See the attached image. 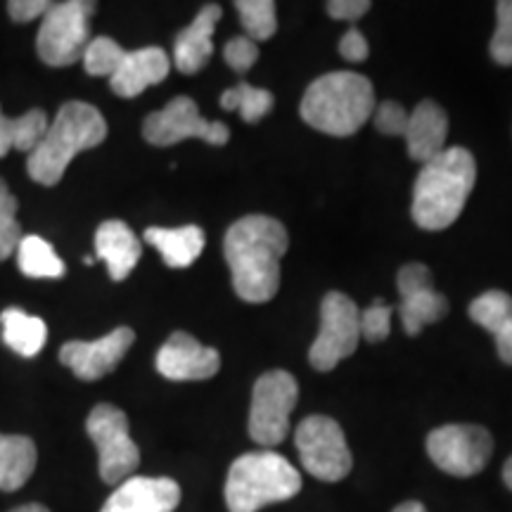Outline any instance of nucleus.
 I'll return each instance as SVG.
<instances>
[{
    "label": "nucleus",
    "mask_w": 512,
    "mask_h": 512,
    "mask_svg": "<svg viewBox=\"0 0 512 512\" xmlns=\"http://www.w3.org/2000/svg\"><path fill=\"white\" fill-rule=\"evenodd\" d=\"M221 370V356L188 332H174L157 351V373L174 382L209 380Z\"/></svg>",
    "instance_id": "2eb2a0df"
},
{
    "label": "nucleus",
    "mask_w": 512,
    "mask_h": 512,
    "mask_svg": "<svg viewBox=\"0 0 512 512\" xmlns=\"http://www.w3.org/2000/svg\"><path fill=\"white\" fill-rule=\"evenodd\" d=\"M273 105V93L264 91V88H256L252 83H238V86L221 95L223 110H238L242 121H247V124H256V121L264 119L273 110Z\"/></svg>",
    "instance_id": "bb28decb"
},
{
    "label": "nucleus",
    "mask_w": 512,
    "mask_h": 512,
    "mask_svg": "<svg viewBox=\"0 0 512 512\" xmlns=\"http://www.w3.org/2000/svg\"><path fill=\"white\" fill-rule=\"evenodd\" d=\"M339 55H342L347 62H354V64L366 62L370 55L366 36H363L358 29H349L347 34L339 38Z\"/></svg>",
    "instance_id": "f704fd0d"
},
{
    "label": "nucleus",
    "mask_w": 512,
    "mask_h": 512,
    "mask_svg": "<svg viewBox=\"0 0 512 512\" xmlns=\"http://www.w3.org/2000/svg\"><path fill=\"white\" fill-rule=\"evenodd\" d=\"M48 117L43 110H29L22 117L10 119L0 112V159L8 155L10 150L31 152L43 138L48 128Z\"/></svg>",
    "instance_id": "a878e982"
},
{
    "label": "nucleus",
    "mask_w": 512,
    "mask_h": 512,
    "mask_svg": "<svg viewBox=\"0 0 512 512\" xmlns=\"http://www.w3.org/2000/svg\"><path fill=\"white\" fill-rule=\"evenodd\" d=\"M86 432L98 448V470L105 484L119 486L140 465L138 444L128 432V418L112 403H98L86 420Z\"/></svg>",
    "instance_id": "0eeeda50"
},
{
    "label": "nucleus",
    "mask_w": 512,
    "mask_h": 512,
    "mask_svg": "<svg viewBox=\"0 0 512 512\" xmlns=\"http://www.w3.org/2000/svg\"><path fill=\"white\" fill-rule=\"evenodd\" d=\"M136 342V332L131 328H117L110 335L95 342H67L60 349V363L67 366L83 382H95L110 375L124 361L128 349Z\"/></svg>",
    "instance_id": "4468645a"
},
{
    "label": "nucleus",
    "mask_w": 512,
    "mask_h": 512,
    "mask_svg": "<svg viewBox=\"0 0 512 512\" xmlns=\"http://www.w3.org/2000/svg\"><path fill=\"white\" fill-rule=\"evenodd\" d=\"M294 444L306 472L320 482H339L354 465L342 427L328 415H309L299 422Z\"/></svg>",
    "instance_id": "9d476101"
},
{
    "label": "nucleus",
    "mask_w": 512,
    "mask_h": 512,
    "mask_svg": "<svg viewBox=\"0 0 512 512\" xmlns=\"http://www.w3.org/2000/svg\"><path fill=\"white\" fill-rule=\"evenodd\" d=\"M143 238L159 249L164 264L169 268H188L200 259L204 249V230L200 226L181 228H147Z\"/></svg>",
    "instance_id": "4be33fe9"
},
{
    "label": "nucleus",
    "mask_w": 512,
    "mask_h": 512,
    "mask_svg": "<svg viewBox=\"0 0 512 512\" xmlns=\"http://www.w3.org/2000/svg\"><path fill=\"white\" fill-rule=\"evenodd\" d=\"M10 512H50V510L41 503H27V505H19V508L10 510Z\"/></svg>",
    "instance_id": "58836bf2"
},
{
    "label": "nucleus",
    "mask_w": 512,
    "mask_h": 512,
    "mask_svg": "<svg viewBox=\"0 0 512 512\" xmlns=\"http://www.w3.org/2000/svg\"><path fill=\"white\" fill-rule=\"evenodd\" d=\"M223 57H226V64L233 72L245 74L254 67L256 60H259V46L247 36H235L230 38L223 48Z\"/></svg>",
    "instance_id": "473e14b6"
},
{
    "label": "nucleus",
    "mask_w": 512,
    "mask_h": 512,
    "mask_svg": "<svg viewBox=\"0 0 512 512\" xmlns=\"http://www.w3.org/2000/svg\"><path fill=\"white\" fill-rule=\"evenodd\" d=\"M245 36L254 43L268 41L278 31V17H275L273 0H238L235 3Z\"/></svg>",
    "instance_id": "cd10ccee"
},
{
    "label": "nucleus",
    "mask_w": 512,
    "mask_h": 512,
    "mask_svg": "<svg viewBox=\"0 0 512 512\" xmlns=\"http://www.w3.org/2000/svg\"><path fill=\"white\" fill-rule=\"evenodd\" d=\"M3 325V342L24 358H34L38 351L46 347L48 328L41 318L29 316L22 309H5L0 313Z\"/></svg>",
    "instance_id": "b1692460"
},
{
    "label": "nucleus",
    "mask_w": 512,
    "mask_h": 512,
    "mask_svg": "<svg viewBox=\"0 0 512 512\" xmlns=\"http://www.w3.org/2000/svg\"><path fill=\"white\" fill-rule=\"evenodd\" d=\"M95 252H98V259L107 264L110 278L121 283L138 266L143 247L128 223L110 219L100 223V228L95 230Z\"/></svg>",
    "instance_id": "aec40b11"
},
{
    "label": "nucleus",
    "mask_w": 512,
    "mask_h": 512,
    "mask_svg": "<svg viewBox=\"0 0 512 512\" xmlns=\"http://www.w3.org/2000/svg\"><path fill=\"white\" fill-rule=\"evenodd\" d=\"M95 8L98 5L91 0H64L50 5L36 36V53L48 67H72L83 60L91 43Z\"/></svg>",
    "instance_id": "423d86ee"
},
{
    "label": "nucleus",
    "mask_w": 512,
    "mask_h": 512,
    "mask_svg": "<svg viewBox=\"0 0 512 512\" xmlns=\"http://www.w3.org/2000/svg\"><path fill=\"white\" fill-rule=\"evenodd\" d=\"M171 72V57L162 48L147 46L126 53L119 62L117 72L110 76L112 91L119 98H138L145 88L162 83Z\"/></svg>",
    "instance_id": "f3484780"
},
{
    "label": "nucleus",
    "mask_w": 512,
    "mask_h": 512,
    "mask_svg": "<svg viewBox=\"0 0 512 512\" xmlns=\"http://www.w3.org/2000/svg\"><path fill=\"white\" fill-rule=\"evenodd\" d=\"M223 15L221 5L209 3L197 12V17L176 36L174 64L181 74H197L207 67L214 55V31Z\"/></svg>",
    "instance_id": "a211bd4d"
},
{
    "label": "nucleus",
    "mask_w": 512,
    "mask_h": 512,
    "mask_svg": "<svg viewBox=\"0 0 512 512\" xmlns=\"http://www.w3.org/2000/svg\"><path fill=\"white\" fill-rule=\"evenodd\" d=\"M427 453L453 477L479 475L494 456V437L479 425H444L430 432Z\"/></svg>",
    "instance_id": "9b49d317"
},
{
    "label": "nucleus",
    "mask_w": 512,
    "mask_h": 512,
    "mask_svg": "<svg viewBox=\"0 0 512 512\" xmlns=\"http://www.w3.org/2000/svg\"><path fill=\"white\" fill-rule=\"evenodd\" d=\"M503 482L512 491V456L508 458V463L503 465Z\"/></svg>",
    "instance_id": "ea45409f"
},
{
    "label": "nucleus",
    "mask_w": 512,
    "mask_h": 512,
    "mask_svg": "<svg viewBox=\"0 0 512 512\" xmlns=\"http://www.w3.org/2000/svg\"><path fill=\"white\" fill-rule=\"evenodd\" d=\"M394 512H427V510H425V505L418 503V501H408V503L396 505Z\"/></svg>",
    "instance_id": "4c0bfd02"
},
{
    "label": "nucleus",
    "mask_w": 512,
    "mask_h": 512,
    "mask_svg": "<svg viewBox=\"0 0 512 512\" xmlns=\"http://www.w3.org/2000/svg\"><path fill=\"white\" fill-rule=\"evenodd\" d=\"M496 31L491 38V57L501 67H512V0L496 3Z\"/></svg>",
    "instance_id": "7c9ffc66"
},
{
    "label": "nucleus",
    "mask_w": 512,
    "mask_h": 512,
    "mask_svg": "<svg viewBox=\"0 0 512 512\" xmlns=\"http://www.w3.org/2000/svg\"><path fill=\"white\" fill-rule=\"evenodd\" d=\"M302 491V475L290 460L273 451L245 453L230 465L226 505L230 512H259L273 503L290 501Z\"/></svg>",
    "instance_id": "39448f33"
},
{
    "label": "nucleus",
    "mask_w": 512,
    "mask_h": 512,
    "mask_svg": "<svg viewBox=\"0 0 512 512\" xmlns=\"http://www.w3.org/2000/svg\"><path fill=\"white\" fill-rule=\"evenodd\" d=\"M361 342V311L342 292H328L320 304V330L309 349V363L318 373H330Z\"/></svg>",
    "instance_id": "1a4fd4ad"
},
{
    "label": "nucleus",
    "mask_w": 512,
    "mask_h": 512,
    "mask_svg": "<svg viewBox=\"0 0 512 512\" xmlns=\"http://www.w3.org/2000/svg\"><path fill=\"white\" fill-rule=\"evenodd\" d=\"M375 107L370 79L358 72H330L306 88L299 112L316 131L347 138L373 117Z\"/></svg>",
    "instance_id": "20e7f679"
},
{
    "label": "nucleus",
    "mask_w": 512,
    "mask_h": 512,
    "mask_svg": "<svg viewBox=\"0 0 512 512\" xmlns=\"http://www.w3.org/2000/svg\"><path fill=\"white\" fill-rule=\"evenodd\" d=\"M448 117L441 105L432 100H422L415 110L408 114L406 145L408 155L415 162L427 164L430 159L439 157L446 150Z\"/></svg>",
    "instance_id": "6ab92c4d"
},
{
    "label": "nucleus",
    "mask_w": 512,
    "mask_h": 512,
    "mask_svg": "<svg viewBox=\"0 0 512 512\" xmlns=\"http://www.w3.org/2000/svg\"><path fill=\"white\" fill-rule=\"evenodd\" d=\"M126 50L110 36H95L83 53V69L91 76H112L119 62L124 60Z\"/></svg>",
    "instance_id": "c85d7f7f"
},
{
    "label": "nucleus",
    "mask_w": 512,
    "mask_h": 512,
    "mask_svg": "<svg viewBox=\"0 0 512 512\" xmlns=\"http://www.w3.org/2000/svg\"><path fill=\"white\" fill-rule=\"evenodd\" d=\"M290 247L287 228L278 219L252 214L235 221L223 240L235 294L249 304H264L280 290V261Z\"/></svg>",
    "instance_id": "f257e3e1"
},
{
    "label": "nucleus",
    "mask_w": 512,
    "mask_h": 512,
    "mask_svg": "<svg viewBox=\"0 0 512 512\" xmlns=\"http://www.w3.org/2000/svg\"><path fill=\"white\" fill-rule=\"evenodd\" d=\"M38 463L36 444L24 434H0V491H17Z\"/></svg>",
    "instance_id": "5701e85b"
},
{
    "label": "nucleus",
    "mask_w": 512,
    "mask_h": 512,
    "mask_svg": "<svg viewBox=\"0 0 512 512\" xmlns=\"http://www.w3.org/2000/svg\"><path fill=\"white\" fill-rule=\"evenodd\" d=\"M107 138V121L98 107L81 100H69L57 110L43 138L29 152L27 171L31 181L57 185L64 171L83 150H93Z\"/></svg>",
    "instance_id": "7ed1b4c3"
},
{
    "label": "nucleus",
    "mask_w": 512,
    "mask_h": 512,
    "mask_svg": "<svg viewBox=\"0 0 512 512\" xmlns=\"http://www.w3.org/2000/svg\"><path fill=\"white\" fill-rule=\"evenodd\" d=\"M143 136L155 147L178 145L185 138H202L204 143L221 147L230 140V131L223 121L204 119L195 100L178 95L164 110L152 112L145 119Z\"/></svg>",
    "instance_id": "f8f14e48"
},
{
    "label": "nucleus",
    "mask_w": 512,
    "mask_h": 512,
    "mask_svg": "<svg viewBox=\"0 0 512 512\" xmlns=\"http://www.w3.org/2000/svg\"><path fill=\"white\" fill-rule=\"evenodd\" d=\"M401 294V323L408 335H420L422 328L446 318L448 302L444 294L434 290L432 271L425 264H406L396 275Z\"/></svg>",
    "instance_id": "ddd939ff"
},
{
    "label": "nucleus",
    "mask_w": 512,
    "mask_h": 512,
    "mask_svg": "<svg viewBox=\"0 0 512 512\" xmlns=\"http://www.w3.org/2000/svg\"><path fill=\"white\" fill-rule=\"evenodd\" d=\"M297 399L299 384L287 370H268L261 375L254 384L249 408V437L259 446L283 444Z\"/></svg>",
    "instance_id": "6e6552de"
},
{
    "label": "nucleus",
    "mask_w": 512,
    "mask_h": 512,
    "mask_svg": "<svg viewBox=\"0 0 512 512\" xmlns=\"http://www.w3.org/2000/svg\"><path fill=\"white\" fill-rule=\"evenodd\" d=\"M181 486L169 477H128L107 498L100 512H174Z\"/></svg>",
    "instance_id": "dca6fc26"
},
{
    "label": "nucleus",
    "mask_w": 512,
    "mask_h": 512,
    "mask_svg": "<svg viewBox=\"0 0 512 512\" xmlns=\"http://www.w3.org/2000/svg\"><path fill=\"white\" fill-rule=\"evenodd\" d=\"M48 0H10L8 3V15L12 17V22L27 24L34 22V19L43 17L50 10Z\"/></svg>",
    "instance_id": "c9c22d12"
},
{
    "label": "nucleus",
    "mask_w": 512,
    "mask_h": 512,
    "mask_svg": "<svg viewBox=\"0 0 512 512\" xmlns=\"http://www.w3.org/2000/svg\"><path fill=\"white\" fill-rule=\"evenodd\" d=\"M477 181V162L465 147H446L422 164L413 188V221L422 230H444L463 214Z\"/></svg>",
    "instance_id": "f03ea898"
},
{
    "label": "nucleus",
    "mask_w": 512,
    "mask_h": 512,
    "mask_svg": "<svg viewBox=\"0 0 512 512\" xmlns=\"http://www.w3.org/2000/svg\"><path fill=\"white\" fill-rule=\"evenodd\" d=\"M408 114L403 110V105L394 100L382 102V105L375 107L373 112V121L375 128L384 136H406V128H408Z\"/></svg>",
    "instance_id": "72a5a7b5"
},
{
    "label": "nucleus",
    "mask_w": 512,
    "mask_h": 512,
    "mask_svg": "<svg viewBox=\"0 0 512 512\" xmlns=\"http://www.w3.org/2000/svg\"><path fill=\"white\" fill-rule=\"evenodd\" d=\"M328 15L332 19H342V22H356L370 10V0H330Z\"/></svg>",
    "instance_id": "e433bc0d"
},
{
    "label": "nucleus",
    "mask_w": 512,
    "mask_h": 512,
    "mask_svg": "<svg viewBox=\"0 0 512 512\" xmlns=\"http://www.w3.org/2000/svg\"><path fill=\"white\" fill-rule=\"evenodd\" d=\"M392 313V304H384L382 299H375L370 309L361 311V337H366L368 342L387 339L389 332H392Z\"/></svg>",
    "instance_id": "2f4dec72"
},
{
    "label": "nucleus",
    "mask_w": 512,
    "mask_h": 512,
    "mask_svg": "<svg viewBox=\"0 0 512 512\" xmlns=\"http://www.w3.org/2000/svg\"><path fill=\"white\" fill-rule=\"evenodd\" d=\"M19 202L12 195L8 183L0 178V261L10 259L17 252L19 240H22V226L17 221Z\"/></svg>",
    "instance_id": "c756f323"
},
{
    "label": "nucleus",
    "mask_w": 512,
    "mask_h": 512,
    "mask_svg": "<svg viewBox=\"0 0 512 512\" xmlns=\"http://www.w3.org/2000/svg\"><path fill=\"white\" fill-rule=\"evenodd\" d=\"M470 318L479 328L489 330L496 339L498 358L512 366V297L503 290L479 294L470 304Z\"/></svg>",
    "instance_id": "412c9836"
},
{
    "label": "nucleus",
    "mask_w": 512,
    "mask_h": 512,
    "mask_svg": "<svg viewBox=\"0 0 512 512\" xmlns=\"http://www.w3.org/2000/svg\"><path fill=\"white\" fill-rule=\"evenodd\" d=\"M17 268L27 278H64L67 266L57 256L55 247L48 240H43L41 235H27V238L19 240L17 245Z\"/></svg>",
    "instance_id": "393cba45"
}]
</instances>
